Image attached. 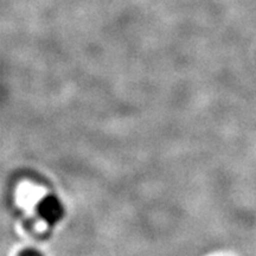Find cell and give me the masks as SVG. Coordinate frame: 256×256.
Listing matches in <instances>:
<instances>
[{"mask_svg":"<svg viewBox=\"0 0 256 256\" xmlns=\"http://www.w3.org/2000/svg\"><path fill=\"white\" fill-rule=\"evenodd\" d=\"M44 190L34 184H23L17 191L18 206L24 209H31L44 196Z\"/></svg>","mask_w":256,"mask_h":256,"instance_id":"cell-1","label":"cell"}]
</instances>
